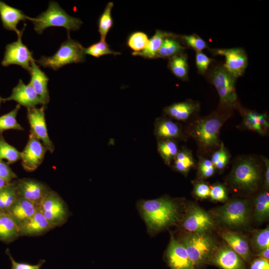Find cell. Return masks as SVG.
<instances>
[{
	"instance_id": "obj_1",
	"label": "cell",
	"mask_w": 269,
	"mask_h": 269,
	"mask_svg": "<svg viewBox=\"0 0 269 269\" xmlns=\"http://www.w3.org/2000/svg\"><path fill=\"white\" fill-rule=\"evenodd\" d=\"M138 207L148 230L151 232L175 224L178 218L177 205L166 198L142 200Z\"/></svg>"
},
{
	"instance_id": "obj_2",
	"label": "cell",
	"mask_w": 269,
	"mask_h": 269,
	"mask_svg": "<svg viewBox=\"0 0 269 269\" xmlns=\"http://www.w3.org/2000/svg\"><path fill=\"white\" fill-rule=\"evenodd\" d=\"M30 20L38 34H41L46 28L52 26L63 27L68 31L77 30L82 24L80 18L69 15L55 1H50L45 11L35 18L30 17Z\"/></svg>"
},
{
	"instance_id": "obj_3",
	"label": "cell",
	"mask_w": 269,
	"mask_h": 269,
	"mask_svg": "<svg viewBox=\"0 0 269 269\" xmlns=\"http://www.w3.org/2000/svg\"><path fill=\"white\" fill-rule=\"evenodd\" d=\"M85 55V48L68 36L54 55L49 57L43 56L36 62L39 66L57 70L67 64L84 62Z\"/></svg>"
},
{
	"instance_id": "obj_4",
	"label": "cell",
	"mask_w": 269,
	"mask_h": 269,
	"mask_svg": "<svg viewBox=\"0 0 269 269\" xmlns=\"http://www.w3.org/2000/svg\"><path fill=\"white\" fill-rule=\"evenodd\" d=\"M211 83L217 90L220 103L228 107L235 106L237 102L235 88L236 78L223 66H217L209 73Z\"/></svg>"
},
{
	"instance_id": "obj_5",
	"label": "cell",
	"mask_w": 269,
	"mask_h": 269,
	"mask_svg": "<svg viewBox=\"0 0 269 269\" xmlns=\"http://www.w3.org/2000/svg\"><path fill=\"white\" fill-rule=\"evenodd\" d=\"M39 209L53 228L63 225L69 216L65 202L56 192L52 190L44 199Z\"/></svg>"
},
{
	"instance_id": "obj_6",
	"label": "cell",
	"mask_w": 269,
	"mask_h": 269,
	"mask_svg": "<svg viewBox=\"0 0 269 269\" xmlns=\"http://www.w3.org/2000/svg\"><path fill=\"white\" fill-rule=\"evenodd\" d=\"M181 244L185 247L194 267L203 262L213 247L212 239L205 233L188 235L184 237Z\"/></svg>"
},
{
	"instance_id": "obj_7",
	"label": "cell",
	"mask_w": 269,
	"mask_h": 269,
	"mask_svg": "<svg viewBox=\"0 0 269 269\" xmlns=\"http://www.w3.org/2000/svg\"><path fill=\"white\" fill-rule=\"evenodd\" d=\"M223 120L217 116H212L197 121L193 134L203 146L211 147L218 143V136Z\"/></svg>"
},
{
	"instance_id": "obj_8",
	"label": "cell",
	"mask_w": 269,
	"mask_h": 269,
	"mask_svg": "<svg viewBox=\"0 0 269 269\" xmlns=\"http://www.w3.org/2000/svg\"><path fill=\"white\" fill-rule=\"evenodd\" d=\"M259 168L251 159H244L238 162L232 173L233 183L239 188L252 189L255 188L260 180Z\"/></svg>"
},
{
	"instance_id": "obj_9",
	"label": "cell",
	"mask_w": 269,
	"mask_h": 269,
	"mask_svg": "<svg viewBox=\"0 0 269 269\" xmlns=\"http://www.w3.org/2000/svg\"><path fill=\"white\" fill-rule=\"evenodd\" d=\"M22 35V33L18 36L16 41L6 45L1 65L4 67L12 64L17 65L29 72L31 63L34 59L32 52L23 43Z\"/></svg>"
},
{
	"instance_id": "obj_10",
	"label": "cell",
	"mask_w": 269,
	"mask_h": 269,
	"mask_svg": "<svg viewBox=\"0 0 269 269\" xmlns=\"http://www.w3.org/2000/svg\"><path fill=\"white\" fill-rule=\"evenodd\" d=\"M45 106L27 109V118L30 126V134L37 138L47 151L53 153L55 147L47 131L45 117Z\"/></svg>"
},
{
	"instance_id": "obj_11",
	"label": "cell",
	"mask_w": 269,
	"mask_h": 269,
	"mask_svg": "<svg viewBox=\"0 0 269 269\" xmlns=\"http://www.w3.org/2000/svg\"><path fill=\"white\" fill-rule=\"evenodd\" d=\"M18 197L40 206L51 189L45 184L34 179L24 178L13 180Z\"/></svg>"
},
{
	"instance_id": "obj_12",
	"label": "cell",
	"mask_w": 269,
	"mask_h": 269,
	"mask_svg": "<svg viewBox=\"0 0 269 269\" xmlns=\"http://www.w3.org/2000/svg\"><path fill=\"white\" fill-rule=\"evenodd\" d=\"M47 151L42 143L30 134L25 147L20 152L23 168L28 172L35 170L42 163Z\"/></svg>"
},
{
	"instance_id": "obj_13",
	"label": "cell",
	"mask_w": 269,
	"mask_h": 269,
	"mask_svg": "<svg viewBox=\"0 0 269 269\" xmlns=\"http://www.w3.org/2000/svg\"><path fill=\"white\" fill-rule=\"evenodd\" d=\"M214 55L224 56L225 69L236 79L242 75L248 65V57L245 50L240 47L214 49Z\"/></svg>"
},
{
	"instance_id": "obj_14",
	"label": "cell",
	"mask_w": 269,
	"mask_h": 269,
	"mask_svg": "<svg viewBox=\"0 0 269 269\" xmlns=\"http://www.w3.org/2000/svg\"><path fill=\"white\" fill-rule=\"evenodd\" d=\"M249 215L247 202L240 199L229 201L221 208L219 214L223 222L231 226L244 225L247 222Z\"/></svg>"
},
{
	"instance_id": "obj_15",
	"label": "cell",
	"mask_w": 269,
	"mask_h": 269,
	"mask_svg": "<svg viewBox=\"0 0 269 269\" xmlns=\"http://www.w3.org/2000/svg\"><path fill=\"white\" fill-rule=\"evenodd\" d=\"M9 101H14L27 109L35 107L38 105L45 106L42 99L30 84L26 85L21 79L13 88L11 95L7 98H3V102Z\"/></svg>"
},
{
	"instance_id": "obj_16",
	"label": "cell",
	"mask_w": 269,
	"mask_h": 269,
	"mask_svg": "<svg viewBox=\"0 0 269 269\" xmlns=\"http://www.w3.org/2000/svg\"><path fill=\"white\" fill-rule=\"evenodd\" d=\"M166 257L171 269H193V265L189 259L184 246L171 236Z\"/></svg>"
},
{
	"instance_id": "obj_17",
	"label": "cell",
	"mask_w": 269,
	"mask_h": 269,
	"mask_svg": "<svg viewBox=\"0 0 269 269\" xmlns=\"http://www.w3.org/2000/svg\"><path fill=\"white\" fill-rule=\"evenodd\" d=\"M213 225L211 218L204 210L195 208L185 218L183 227L191 233L202 234L210 229Z\"/></svg>"
},
{
	"instance_id": "obj_18",
	"label": "cell",
	"mask_w": 269,
	"mask_h": 269,
	"mask_svg": "<svg viewBox=\"0 0 269 269\" xmlns=\"http://www.w3.org/2000/svg\"><path fill=\"white\" fill-rule=\"evenodd\" d=\"M0 17L3 27L10 31H14L17 36L22 33L19 30L17 25L20 21L30 20V17L26 16L21 10L12 7L3 1L0 0Z\"/></svg>"
},
{
	"instance_id": "obj_19",
	"label": "cell",
	"mask_w": 269,
	"mask_h": 269,
	"mask_svg": "<svg viewBox=\"0 0 269 269\" xmlns=\"http://www.w3.org/2000/svg\"><path fill=\"white\" fill-rule=\"evenodd\" d=\"M53 228L39 209L30 219L19 226L20 236L41 235Z\"/></svg>"
},
{
	"instance_id": "obj_20",
	"label": "cell",
	"mask_w": 269,
	"mask_h": 269,
	"mask_svg": "<svg viewBox=\"0 0 269 269\" xmlns=\"http://www.w3.org/2000/svg\"><path fill=\"white\" fill-rule=\"evenodd\" d=\"M39 206L32 202L18 197L7 211L18 227L30 219L38 210Z\"/></svg>"
},
{
	"instance_id": "obj_21",
	"label": "cell",
	"mask_w": 269,
	"mask_h": 269,
	"mask_svg": "<svg viewBox=\"0 0 269 269\" xmlns=\"http://www.w3.org/2000/svg\"><path fill=\"white\" fill-rule=\"evenodd\" d=\"M31 76L30 85L37 94L42 99L45 106L49 102V95L47 87L48 77L36 64L35 60L31 63L29 72Z\"/></svg>"
},
{
	"instance_id": "obj_22",
	"label": "cell",
	"mask_w": 269,
	"mask_h": 269,
	"mask_svg": "<svg viewBox=\"0 0 269 269\" xmlns=\"http://www.w3.org/2000/svg\"><path fill=\"white\" fill-rule=\"evenodd\" d=\"M241 257L231 248L223 247L216 254L214 263L222 269H244Z\"/></svg>"
},
{
	"instance_id": "obj_23",
	"label": "cell",
	"mask_w": 269,
	"mask_h": 269,
	"mask_svg": "<svg viewBox=\"0 0 269 269\" xmlns=\"http://www.w3.org/2000/svg\"><path fill=\"white\" fill-rule=\"evenodd\" d=\"M154 134L159 140L181 138V129L178 124L166 118L157 119L154 125Z\"/></svg>"
},
{
	"instance_id": "obj_24",
	"label": "cell",
	"mask_w": 269,
	"mask_h": 269,
	"mask_svg": "<svg viewBox=\"0 0 269 269\" xmlns=\"http://www.w3.org/2000/svg\"><path fill=\"white\" fill-rule=\"evenodd\" d=\"M199 105L193 101H186L174 103L165 107L164 112L169 117L178 121L187 120L198 110Z\"/></svg>"
},
{
	"instance_id": "obj_25",
	"label": "cell",
	"mask_w": 269,
	"mask_h": 269,
	"mask_svg": "<svg viewBox=\"0 0 269 269\" xmlns=\"http://www.w3.org/2000/svg\"><path fill=\"white\" fill-rule=\"evenodd\" d=\"M19 236L18 225L7 213L2 212L0 215V240L5 243H9Z\"/></svg>"
},
{
	"instance_id": "obj_26",
	"label": "cell",
	"mask_w": 269,
	"mask_h": 269,
	"mask_svg": "<svg viewBox=\"0 0 269 269\" xmlns=\"http://www.w3.org/2000/svg\"><path fill=\"white\" fill-rule=\"evenodd\" d=\"M172 34L160 30H156L154 34L149 39L146 47L140 52H133L132 55L141 56L147 59L156 58L158 52L164 39Z\"/></svg>"
},
{
	"instance_id": "obj_27",
	"label": "cell",
	"mask_w": 269,
	"mask_h": 269,
	"mask_svg": "<svg viewBox=\"0 0 269 269\" xmlns=\"http://www.w3.org/2000/svg\"><path fill=\"white\" fill-rule=\"evenodd\" d=\"M223 239L234 251L242 259L247 261L250 257V250L246 240L238 233L226 231L222 235Z\"/></svg>"
},
{
	"instance_id": "obj_28",
	"label": "cell",
	"mask_w": 269,
	"mask_h": 269,
	"mask_svg": "<svg viewBox=\"0 0 269 269\" xmlns=\"http://www.w3.org/2000/svg\"><path fill=\"white\" fill-rule=\"evenodd\" d=\"M185 47L177 39L176 35H171L165 37L158 52L157 58H170L182 54Z\"/></svg>"
},
{
	"instance_id": "obj_29",
	"label": "cell",
	"mask_w": 269,
	"mask_h": 269,
	"mask_svg": "<svg viewBox=\"0 0 269 269\" xmlns=\"http://www.w3.org/2000/svg\"><path fill=\"white\" fill-rule=\"evenodd\" d=\"M168 67L178 78L184 81L188 79V64L186 54L182 53L169 58Z\"/></svg>"
},
{
	"instance_id": "obj_30",
	"label": "cell",
	"mask_w": 269,
	"mask_h": 269,
	"mask_svg": "<svg viewBox=\"0 0 269 269\" xmlns=\"http://www.w3.org/2000/svg\"><path fill=\"white\" fill-rule=\"evenodd\" d=\"M244 125L250 130L264 134L269 127L267 116L265 115L250 112L247 113L244 119Z\"/></svg>"
},
{
	"instance_id": "obj_31",
	"label": "cell",
	"mask_w": 269,
	"mask_h": 269,
	"mask_svg": "<svg viewBox=\"0 0 269 269\" xmlns=\"http://www.w3.org/2000/svg\"><path fill=\"white\" fill-rule=\"evenodd\" d=\"M18 196L13 180L0 190V209L7 213Z\"/></svg>"
},
{
	"instance_id": "obj_32",
	"label": "cell",
	"mask_w": 269,
	"mask_h": 269,
	"mask_svg": "<svg viewBox=\"0 0 269 269\" xmlns=\"http://www.w3.org/2000/svg\"><path fill=\"white\" fill-rule=\"evenodd\" d=\"M20 106L17 104L12 110L0 116V135L3 132L10 130L22 131L24 129L17 122L16 117Z\"/></svg>"
},
{
	"instance_id": "obj_33",
	"label": "cell",
	"mask_w": 269,
	"mask_h": 269,
	"mask_svg": "<svg viewBox=\"0 0 269 269\" xmlns=\"http://www.w3.org/2000/svg\"><path fill=\"white\" fill-rule=\"evenodd\" d=\"M158 151L165 163L169 165L178 153V147L173 139L159 140Z\"/></svg>"
},
{
	"instance_id": "obj_34",
	"label": "cell",
	"mask_w": 269,
	"mask_h": 269,
	"mask_svg": "<svg viewBox=\"0 0 269 269\" xmlns=\"http://www.w3.org/2000/svg\"><path fill=\"white\" fill-rule=\"evenodd\" d=\"M113 6V2H109L99 18L98 31L100 34L101 40H106V36L113 26L112 9Z\"/></svg>"
},
{
	"instance_id": "obj_35",
	"label": "cell",
	"mask_w": 269,
	"mask_h": 269,
	"mask_svg": "<svg viewBox=\"0 0 269 269\" xmlns=\"http://www.w3.org/2000/svg\"><path fill=\"white\" fill-rule=\"evenodd\" d=\"M174 160V169L183 174H186L194 165L192 154L187 149L178 151Z\"/></svg>"
},
{
	"instance_id": "obj_36",
	"label": "cell",
	"mask_w": 269,
	"mask_h": 269,
	"mask_svg": "<svg viewBox=\"0 0 269 269\" xmlns=\"http://www.w3.org/2000/svg\"><path fill=\"white\" fill-rule=\"evenodd\" d=\"M20 159V152L9 144L2 135H0V160L5 159L8 164H11Z\"/></svg>"
},
{
	"instance_id": "obj_37",
	"label": "cell",
	"mask_w": 269,
	"mask_h": 269,
	"mask_svg": "<svg viewBox=\"0 0 269 269\" xmlns=\"http://www.w3.org/2000/svg\"><path fill=\"white\" fill-rule=\"evenodd\" d=\"M148 41V36L145 33L135 31L129 35L127 39V44L134 52H138L143 50L146 47Z\"/></svg>"
},
{
	"instance_id": "obj_38",
	"label": "cell",
	"mask_w": 269,
	"mask_h": 269,
	"mask_svg": "<svg viewBox=\"0 0 269 269\" xmlns=\"http://www.w3.org/2000/svg\"><path fill=\"white\" fill-rule=\"evenodd\" d=\"M269 214V194L268 192L260 194L255 201V216L258 221H262Z\"/></svg>"
},
{
	"instance_id": "obj_39",
	"label": "cell",
	"mask_w": 269,
	"mask_h": 269,
	"mask_svg": "<svg viewBox=\"0 0 269 269\" xmlns=\"http://www.w3.org/2000/svg\"><path fill=\"white\" fill-rule=\"evenodd\" d=\"M85 53L96 58H99L102 56L108 54L116 55L120 54L118 52L112 50L106 40L101 39L100 41L85 48Z\"/></svg>"
},
{
	"instance_id": "obj_40",
	"label": "cell",
	"mask_w": 269,
	"mask_h": 269,
	"mask_svg": "<svg viewBox=\"0 0 269 269\" xmlns=\"http://www.w3.org/2000/svg\"><path fill=\"white\" fill-rule=\"evenodd\" d=\"M229 159V153L222 143L220 149L213 153L211 161L215 167L221 170L226 166Z\"/></svg>"
},
{
	"instance_id": "obj_41",
	"label": "cell",
	"mask_w": 269,
	"mask_h": 269,
	"mask_svg": "<svg viewBox=\"0 0 269 269\" xmlns=\"http://www.w3.org/2000/svg\"><path fill=\"white\" fill-rule=\"evenodd\" d=\"M181 38L188 46L196 50V52H202L203 50L208 47L205 41L196 34L183 35Z\"/></svg>"
},
{
	"instance_id": "obj_42",
	"label": "cell",
	"mask_w": 269,
	"mask_h": 269,
	"mask_svg": "<svg viewBox=\"0 0 269 269\" xmlns=\"http://www.w3.org/2000/svg\"><path fill=\"white\" fill-rule=\"evenodd\" d=\"M11 263V269H40L43 264L46 262L45 260H39L38 264L31 265L25 262H17L15 261L10 253L8 249L5 251Z\"/></svg>"
},
{
	"instance_id": "obj_43",
	"label": "cell",
	"mask_w": 269,
	"mask_h": 269,
	"mask_svg": "<svg viewBox=\"0 0 269 269\" xmlns=\"http://www.w3.org/2000/svg\"><path fill=\"white\" fill-rule=\"evenodd\" d=\"M255 243L256 246L260 250L269 248V230L268 227L260 231L256 234Z\"/></svg>"
},
{
	"instance_id": "obj_44",
	"label": "cell",
	"mask_w": 269,
	"mask_h": 269,
	"mask_svg": "<svg viewBox=\"0 0 269 269\" xmlns=\"http://www.w3.org/2000/svg\"><path fill=\"white\" fill-rule=\"evenodd\" d=\"M195 61L198 72L204 74L208 70L212 59L202 52H196Z\"/></svg>"
},
{
	"instance_id": "obj_45",
	"label": "cell",
	"mask_w": 269,
	"mask_h": 269,
	"mask_svg": "<svg viewBox=\"0 0 269 269\" xmlns=\"http://www.w3.org/2000/svg\"><path fill=\"white\" fill-rule=\"evenodd\" d=\"M198 170L203 177L207 178L213 175L215 167L210 160L202 159L199 162Z\"/></svg>"
},
{
	"instance_id": "obj_46",
	"label": "cell",
	"mask_w": 269,
	"mask_h": 269,
	"mask_svg": "<svg viewBox=\"0 0 269 269\" xmlns=\"http://www.w3.org/2000/svg\"><path fill=\"white\" fill-rule=\"evenodd\" d=\"M0 178L9 182L17 179L16 174L14 172L6 162L0 160Z\"/></svg>"
},
{
	"instance_id": "obj_47",
	"label": "cell",
	"mask_w": 269,
	"mask_h": 269,
	"mask_svg": "<svg viewBox=\"0 0 269 269\" xmlns=\"http://www.w3.org/2000/svg\"><path fill=\"white\" fill-rule=\"evenodd\" d=\"M209 196L212 200L224 201L227 199V192L225 187L221 184H216L211 187Z\"/></svg>"
},
{
	"instance_id": "obj_48",
	"label": "cell",
	"mask_w": 269,
	"mask_h": 269,
	"mask_svg": "<svg viewBox=\"0 0 269 269\" xmlns=\"http://www.w3.org/2000/svg\"><path fill=\"white\" fill-rule=\"evenodd\" d=\"M210 189L207 184L203 182L198 183L195 185V194L199 198H206L209 196Z\"/></svg>"
},
{
	"instance_id": "obj_49",
	"label": "cell",
	"mask_w": 269,
	"mask_h": 269,
	"mask_svg": "<svg viewBox=\"0 0 269 269\" xmlns=\"http://www.w3.org/2000/svg\"><path fill=\"white\" fill-rule=\"evenodd\" d=\"M251 269H269V260L262 258L257 259L252 262Z\"/></svg>"
},
{
	"instance_id": "obj_50",
	"label": "cell",
	"mask_w": 269,
	"mask_h": 269,
	"mask_svg": "<svg viewBox=\"0 0 269 269\" xmlns=\"http://www.w3.org/2000/svg\"><path fill=\"white\" fill-rule=\"evenodd\" d=\"M266 166L265 172V183L267 187H269V160L267 158L264 159Z\"/></svg>"
},
{
	"instance_id": "obj_51",
	"label": "cell",
	"mask_w": 269,
	"mask_h": 269,
	"mask_svg": "<svg viewBox=\"0 0 269 269\" xmlns=\"http://www.w3.org/2000/svg\"><path fill=\"white\" fill-rule=\"evenodd\" d=\"M261 258L269 260V249L267 248L261 250L258 255Z\"/></svg>"
},
{
	"instance_id": "obj_52",
	"label": "cell",
	"mask_w": 269,
	"mask_h": 269,
	"mask_svg": "<svg viewBox=\"0 0 269 269\" xmlns=\"http://www.w3.org/2000/svg\"><path fill=\"white\" fill-rule=\"evenodd\" d=\"M11 182L0 178V190L7 186Z\"/></svg>"
},
{
	"instance_id": "obj_53",
	"label": "cell",
	"mask_w": 269,
	"mask_h": 269,
	"mask_svg": "<svg viewBox=\"0 0 269 269\" xmlns=\"http://www.w3.org/2000/svg\"><path fill=\"white\" fill-rule=\"evenodd\" d=\"M2 102H3V98L0 96V107Z\"/></svg>"
},
{
	"instance_id": "obj_54",
	"label": "cell",
	"mask_w": 269,
	"mask_h": 269,
	"mask_svg": "<svg viewBox=\"0 0 269 269\" xmlns=\"http://www.w3.org/2000/svg\"><path fill=\"white\" fill-rule=\"evenodd\" d=\"M3 212L1 211V210L0 209V215Z\"/></svg>"
}]
</instances>
